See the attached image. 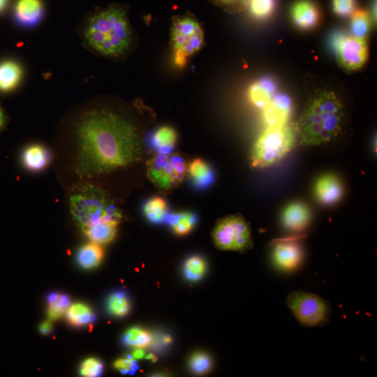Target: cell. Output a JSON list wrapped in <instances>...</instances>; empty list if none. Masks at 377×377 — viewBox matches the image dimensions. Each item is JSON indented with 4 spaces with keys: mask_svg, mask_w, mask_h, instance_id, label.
<instances>
[{
    "mask_svg": "<svg viewBox=\"0 0 377 377\" xmlns=\"http://www.w3.org/2000/svg\"><path fill=\"white\" fill-rule=\"evenodd\" d=\"M186 172L193 187L199 190L211 186L215 179L212 167L200 158L193 159L189 163Z\"/></svg>",
    "mask_w": 377,
    "mask_h": 377,
    "instance_id": "ac0fdd59",
    "label": "cell"
},
{
    "mask_svg": "<svg viewBox=\"0 0 377 377\" xmlns=\"http://www.w3.org/2000/svg\"><path fill=\"white\" fill-rule=\"evenodd\" d=\"M186 170V163L180 155L156 154L148 163L147 175L157 188L168 191L183 181Z\"/></svg>",
    "mask_w": 377,
    "mask_h": 377,
    "instance_id": "9c48e42d",
    "label": "cell"
},
{
    "mask_svg": "<svg viewBox=\"0 0 377 377\" xmlns=\"http://www.w3.org/2000/svg\"><path fill=\"white\" fill-rule=\"evenodd\" d=\"M114 367L122 374L131 373L135 369V360L132 357L119 358L114 362Z\"/></svg>",
    "mask_w": 377,
    "mask_h": 377,
    "instance_id": "8d00e7d4",
    "label": "cell"
},
{
    "mask_svg": "<svg viewBox=\"0 0 377 377\" xmlns=\"http://www.w3.org/2000/svg\"><path fill=\"white\" fill-rule=\"evenodd\" d=\"M355 0H333L334 12L341 17L351 15L355 10Z\"/></svg>",
    "mask_w": 377,
    "mask_h": 377,
    "instance_id": "d590c367",
    "label": "cell"
},
{
    "mask_svg": "<svg viewBox=\"0 0 377 377\" xmlns=\"http://www.w3.org/2000/svg\"><path fill=\"white\" fill-rule=\"evenodd\" d=\"M147 360H150L152 362H156L157 360V357L153 353H149L145 357Z\"/></svg>",
    "mask_w": 377,
    "mask_h": 377,
    "instance_id": "60d3db41",
    "label": "cell"
},
{
    "mask_svg": "<svg viewBox=\"0 0 377 377\" xmlns=\"http://www.w3.org/2000/svg\"><path fill=\"white\" fill-rule=\"evenodd\" d=\"M177 135L175 129L168 126L157 128L150 135L149 146L157 154L168 155L172 153Z\"/></svg>",
    "mask_w": 377,
    "mask_h": 377,
    "instance_id": "d6986e66",
    "label": "cell"
},
{
    "mask_svg": "<svg viewBox=\"0 0 377 377\" xmlns=\"http://www.w3.org/2000/svg\"><path fill=\"white\" fill-rule=\"evenodd\" d=\"M293 103L286 94H275L263 109V121L266 127L280 126L289 123L292 115Z\"/></svg>",
    "mask_w": 377,
    "mask_h": 377,
    "instance_id": "7c38bea8",
    "label": "cell"
},
{
    "mask_svg": "<svg viewBox=\"0 0 377 377\" xmlns=\"http://www.w3.org/2000/svg\"><path fill=\"white\" fill-rule=\"evenodd\" d=\"M122 341L127 346L143 349L151 343L152 336L142 328L133 327L124 333Z\"/></svg>",
    "mask_w": 377,
    "mask_h": 377,
    "instance_id": "83f0119b",
    "label": "cell"
},
{
    "mask_svg": "<svg viewBox=\"0 0 377 377\" xmlns=\"http://www.w3.org/2000/svg\"><path fill=\"white\" fill-rule=\"evenodd\" d=\"M87 45L108 57H119L131 48L133 32L125 10L110 6L91 15L84 30Z\"/></svg>",
    "mask_w": 377,
    "mask_h": 377,
    "instance_id": "3957f363",
    "label": "cell"
},
{
    "mask_svg": "<svg viewBox=\"0 0 377 377\" xmlns=\"http://www.w3.org/2000/svg\"><path fill=\"white\" fill-rule=\"evenodd\" d=\"M145 356V352L142 348H136L132 354V357L135 360L141 359Z\"/></svg>",
    "mask_w": 377,
    "mask_h": 377,
    "instance_id": "f35d334b",
    "label": "cell"
},
{
    "mask_svg": "<svg viewBox=\"0 0 377 377\" xmlns=\"http://www.w3.org/2000/svg\"><path fill=\"white\" fill-rule=\"evenodd\" d=\"M248 7L251 13L256 18H266L272 13L275 0H250Z\"/></svg>",
    "mask_w": 377,
    "mask_h": 377,
    "instance_id": "1f68e13d",
    "label": "cell"
},
{
    "mask_svg": "<svg viewBox=\"0 0 377 377\" xmlns=\"http://www.w3.org/2000/svg\"><path fill=\"white\" fill-rule=\"evenodd\" d=\"M331 44L338 63L346 71L359 70L368 59L367 39L339 33L332 37Z\"/></svg>",
    "mask_w": 377,
    "mask_h": 377,
    "instance_id": "30bf717a",
    "label": "cell"
},
{
    "mask_svg": "<svg viewBox=\"0 0 377 377\" xmlns=\"http://www.w3.org/2000/svg\"><path fill=\"white\" fill-rule=\"evenodd\" d=\"M76 171L86 177L129 166L141 156L136 126L108 109L91 110L80 118L75 131Z\"/></svg>",
    "mask_w": 377,
    "mask_h": 377,
    "instance_id": "6da1fadb",
    "label": "cell"
},
{
    "mask_svg": "<svg viewBox=\"0 0 377 377\" xmlns=\"http://www.w3.org/2000/svg\"><path fill=\"white\" fill-rule=\"evenodd\" d=\"M297 136L294 124L266 127L251 148V165L265 168L277 163L293 149Z\"/></svg>",
    "mask_w": 377,
    "mask_h": 377,
    "instance_id": "5b68a950",
    "label": "cell"
},
{
    "mask_svg": "<svg viewBox=\"0 0 377 377\" xmlns=\"http://www.w3.org/2000/svg\"><path fill=\"white\" fill-rule=\"evenodd\" d=\"M276 89L275 82L272 79L262 77L249 87V99L255 107L263 110L274 96Z\"/></svg>",
    "mask_w": 377,
    "mask_h": 377,
    "instance_id": "2e32d148",
    "label": "cell"
},
{
    "mask_svg": "<svg viewBox=\"0 0 377 377\" xmlns=\"http://www.w3.org/2000/svg\"><path fill=\"white\" fill-rule=\"evenodd\" d=\"M22 160L27 168L38 171L48 165L50 161V154L44 147L34 145L24 149L22 153Z\"/></svg>",
    "mask_w": 377,
    "mask_h": 377,
    "instance_id": "ffe728a7",
    "label": "cell"
},
{
    "mask_svg": "<svg viewBox=\"0 0 377 377\" xmlns=\"http://www.w3.org/2000/svg\"><path fill=\"white\" fill-rule=\"evenodd\" d=\"M22 68L14 61L6 60L0 63V91L8 92L14 89L22 77Z\"/></svg>",
    "mask_w": 377,
    "mask_h": 377,
    "instance_id": "44dd1931",
    "label": "cell"
},
{
    "mask_svg": "<svg viewBox=\"0 0 377 377\" xmlns=\"http://www.w3.org/2000/svg\"><path fill=\"white\" fill-rule=\"evenodd\" d=\"M272 258L274 265L279 269L290 272L297 268L303 258L300 245L293 240H281L274 244Z\"/></svg>",
    "mask_w": 377,
    "mask_h": 377,
    "instance_id": "8fae6325",
    "label": "cell"
},
{
    "mask_svg": "<svg viewBox=\"0 0 377 377\" xmlns=\"http://www.w3.org/2000/svg\"><path fill=\"white\" fill-rule=\"evenodd\" d=\"M6 123L5 115L2 108L0 107V132L4 127Z\"/></svg>",
    "mask_w": 377,
    "mask_h": 377,
    "instance_id": "ab89813d",
    "label": "cell"
},
{
    "mask_svg": "<svg viewBox=\"0 0 377 377\" xmlns=\"http://www.w3.org/2000/svg\"><path fill=\"white\" fill-rule=\"evenodd\" d=\"M8 0H0V13L6 8Z\"/></svg>",
    "mask_w": 377,
    "mask_h": 377,
    "instance_id": "b9f144b4",
    "label": "cell"
},
{
    "mask_svg": "<svg viewBox=\"0 0 377 377\" xmlns=\"http://www.w3.org/2000/svg\"><path fill=\"white\" fill-rule=\"evenodd\" d=\"M103 370L102 361L96 357H89L84 360L80 367V374L85 377L99 376Z\"/></svg>",
    "mask_w": 377,
    "mask_h": 377,
    "instance_id": "836d02e7",
    "label": "cell"
},
{
    "mask_svg": "<svg viewBox=\"0 0 377 377\" xmlns=\"http://www.w3.org/2000/svg\"><path fill=\"white\" fill-rule=\"evenodd\" d=\"M317 200L324 205H332L340 200L343 187L339 179L333 174H326L318 179L314 186Z\"/></svg>",
    "mask_w": 377,
    "mask_h": 377,
    "instance_id": "4fadbf2b",
    "label": "cell"
},
{
    "mask_svg": "<svg viewBox=\"0 0 377 377\" xmlns=\"http://www.w3.org/2000/svg\"><path fill=\"white\" fill-rule=\"evenodd\" d=\"M47 317L53 321L59 319L66 313L71 300L68 295L52 292L47 296Z\"/></svg>",
    "mask_w": 377,
    "mask_h": 377,
    "instance_id": "4316f807",
    "label": "cell"
},
{
    "mask_svg": "<svg viewBox=\"0 0 377 377\" xmlns=\"http://www.w3.org/2000/svg\"><path fill=\"white\" fill-rule=\"evenodd\" d=\"M66 318L71 325L83 327L93 323L96 320V314L89 305L77 302L68 306Z\"/></svg>",
    "mask_w": 377,
    "mask_h": 377,
    "instance_id": "603a6c76",
    "label": "cell"
},
{
    "mask_svg": "<svg viewBox=\"0 0 377 377\" xmlns=\"http://www.w3.org/2000/svg\"><path fill=\"white\" fill-rule=\"evenodd\" d=\"M104 251L101 244L91 242L78 249L76 259L80 267L89 269L97 267L102 261Z\"/></svg>",
    "mask_w": 377,
    "mask_h": 377,
    "instance_id": "7402d4cb",
    "label": "cell"
},
{
    "mask_svg": "<svg viewBox=\"0 0 377 377\" xmlns=\"http://www.w3.org/2000/svg\"><path fill=\"white\" fill-rule=\"evenodd\" d=\"M172 341V339L169 336H165L163 338V342L165 343H168L170 342H171Z\"/></svg>",
    "mask_w": 377,
    "mask_h": 377,
    "instance_id": "7bdbcfd3",
    "label": "cell"
},
{
    "mask_svg": "<svg viewBox=\"0 0 377 377\" xmlns=\"http://www.w3.org/2000/svg\"><path fill=\"white\" fill-rule=\"evenodd\" d=\"M203 43V30L195 19L178 16L173 20L171 43L177 64H184L188 57L200 50Z\"/></svg>",
    "mask_w": 377,
    "mask_h": 377,
    "instance_id": "52a82bcc",
    "label": "cell"
},
{
    "mask_svg": "<svg viewBox=\"0 0 377 377\" xmlns=\"http://www.w3.org/2000/svg\"><path fill=\"white\" fill-rule=\"evenodd\" d=\"M286 303L302 325L323 326L329 321L331 306L326 300L316 294L295 291L288 295Z\"/></svg>",
    "mask_w": 377,
    "mask_h": 377,
    "instance_id": "ba28073f",
    "label": "cell"
},
{
    "mask_svg": "<svg viewBox=\"0 0 377 377\" xmlns=\"http://www.w3.org/2000/svg\"><path fill=\"white\" fill-rule=\"evenodd\" d=\"M291 18L300 29L309 30L318 23L320 13L317 6L309 0H299L291 8Z\"/></svg>",
    "mask_w": 377,
    "mask_h": 377,
    "instance_id": "5bb4252c",
    "label": "cell"
},
{
    "mask_svg": "<svg viewBox=\"0 0 377 377\" xmlns=\"http://www.w3.org/2000/svg\"><path fill=\"white\" fill-rule=\"evenodd\" d=\"M189 366L193 373L203 374L211 369L212 360L206 353H196L191 356Z\"/></svg>",
    "mask_w": 377,
    "mask_h": 377,
    "instance_id": "d6a6232c",
    "label": "cell"
},
{
    "mask_svg": "<svg viewBox=\"0 0 377 377\" xmlns=\"http://www.w3.org/2000/svg\"><path fill=\"white\" fill-rule=\"evenodd\" d=\"M206 271V263L203 258L193 256L187 259L184 265L185 277L191 281L200 280Z\"/></svg>",
    "mask_w": 377,
    "mask_h": 377,
    "instance_id": "4dcf8cb0",
    "label": "cell"
},
{
    "mask_svg": "<svg viewBox=\"0 0 377 377\" xmlns=\"http://www.w3.org/2000/svg\"><path fill=\"white\" fill-rule=\"evenodd\" d=\"M14 14L20 24L33 26L40 20L43 15V6L40 0H18Z\"/></svg>",
    "mask_w": 377,
    "mask_h": 377,
    "instance_id": "e0dca14e",
    "label": "cell"
},
{
    "mask_svg": "<svg viewBox=\"0 0 377 377\" xmlns=\"http://www.w3.org/2000/svg\"><path fill=\"white\" fill-rule=\"evenodd\" d=\"M52 330V323L50 320L43 322L39 326V331L43 335L51 334Z\"/></svg>",
    "mask_w": 377,
    "mask_h": 377,
    "instance_id": "74e56055",
    "label": "cell"
},
{
    "mask_svg": "<svg viewBox=\"0 0 377 377\" xmlns=\"http://www.w3.org/2000/svg\"><path fill=\"white\" fill-rule=\"evenodd\" d=\"M142 210L145 218L149 222L159 223L165 219L168 214V206L165 199L154 196L145 202Z\"/></svg>",
    "mask_w": 377,
    "mask_h": 377,
    "instance_id": "d4e9b609",
    "label": "cell"
},
{
    "mask_svg": "<svg viewBox=\"0 0 377 377\" xmlns=\"http://www.w3.org/2000/svg\"><path fill=\"white\" fill-rule=\"evenodd\" d=\"M173 232L179 235L188 233L196 223V216L190 212L168 213L165 219Z\"/></svg>",
    "mask_w": 377,
    "mask_h": 377,
    "instance_id": "cb8c5ba5",
    "label": "cell"
},
{
    "mask_svg": "<svg viewBox=\"0 0 377 377\" xmlns=\"http://www.w3.org/2000/svg\"><path fill=\"white\" fill-rule=\"evenodd\" d=\"M71 214L81 230L99 224L118 226L121 210L110 195L89 183L77 186L69 198Z\"/></svg>",
    "mask_w": 377,
    "mask_h": 377,
    "instance_id": "277c9868",
    "label": "cell"
},
{
    "mask_svg": "<svg viewBox=\"0 0 377 377\" xmlns=\"http://www.w3.org/2000/svg\"><path fill=\"white\" fill-rule=\"evenodd\" d=\"M343 117V104L334 91L316 93L295 124L300 143L318 146L332 141L341 131Z\"/></svg>",
    "mask_w": 377,
    "mask_h": 377,
    "instance_id": "7a4b0ae2",
    "label": "cell"
},
{
    "mask_svg": "<svg viewBox=\"0 0 377 377\" xmlns=\"http://www.w3.org/2000/svg\"><path fill=\"white\" fill-rule=\"evenodd\" d=\"M212 235L215 246L223 251L243 252L251 249L253 244L249 224L239 215L219 220Z\"/></svg>",
    "mask_w": 377,
    "mask_h": 377,
    "instance_id": "8992f818",
    "label": "cell"
},
{
    "mask_svg": "<svg viewBox=\"0 0 377 377\" xmlns=\"http://www.w3.org/2000/svg\"><path fill=\"white\" fill-rule=\"evenodd\" d=\"M108 311L116 317L127 315L131 309L130 301L123 291H117L110 294L106 302Z\"/></svg>",
    "mask_w": 377,
    "mask_h": 377,
    "instance_id": "f546056e",
    "label": "cell"
},
{
    "mask_svg": "<svg viewBox=\"0 0 377 377\" xmlns=\"http://www.w3.org/2000/svg\"><path fill=\"white\" fill-rule=\"evenodd\" d=\"M281 219L286 229L292 232H300L309 224L311 212L306 205L301 202H295L285 208Z\"/></svg>",
    "mask_w": 377,
    "mask_h": 377,
    "instance_id": "9a60e30c",
    "label": "cell"
},
{
    "mask_svg": "<svg viewBox=\"0 0 377 377\" xmlns=\"http://www.w3.org/2000/svg\"><path fill=\"white\" fill-rule=\"evenodd\" d=\"M350 31L352 35L366 39L370 31L371 20L367 11L358 9L351 15Z\"/></svg>",
    "mask_w": 377,
    "mask_h": 377,
    "instance_id": "f1b7e54d",
    "label": "cell"
},
{
    "mask_svg": "<svg viewBox=\"0 0 377 377\" xmlns=\"http://www.w3.org/2000/svg\"><path fill=\"white\" fill-rule=\"evenodd\" d=\"M82 231L91 242L106 244L114 239L117 226L103 223L85 228Z\"/></svg>",
    "mask_w": 377,
    "mask_h": 377,
    "instance_id": "484cf974",
    "label": "cell"
},
{
    "mask_svg": "<svg viewBox=\"0 0 377 377\" xmlns=\"http://www.w3.org/2000/svg\"><path fill=\"white\" fill-rule=\"evenodd\" d=\"M229 13H237L248 8L250 0H210Z\"/></svg>",
    "mask_w": 377,
    "mask_h": 377,
    "instance_id": "e575fe53",
    "label": "cell"
}]
</instances>
